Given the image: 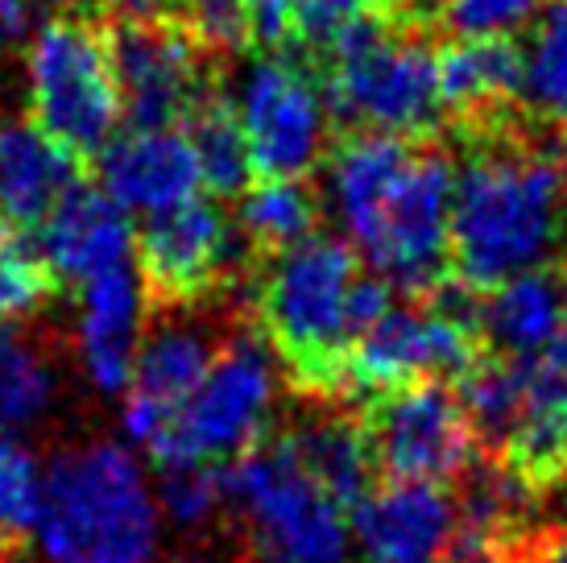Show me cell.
Instances as JSON below:
<instances>
[{"instance_id":"6da1fadb","label":"cell","mask_w":567,"mask_h":563,"mask_svg":"<svg viewBox=\"0 0 567 563\" xmlns=\"http://www.w3.org/2000/svg\"><path fill=\"white\" fill-rule=\"evenodd\" d=\"M390 307V282L364 274L352 245L336 236L269 253L257 282V319L295 390L328 402L348 390L352 348Z\"/></svg>"},{"instance_id":"7a4b0ae2","label":"cell","mask_w":567,"mask_h":563,"mask_svg":"<svg viewBox=\"0 0 567 563\" xmlns=\"http://www.w3.org/2000/svg\"><path fill=\"white\" fill-rule=\"evenodd\" d=\"M567 228V178L555 150L488 145L456 174L452 274L488 295L526 269H543Z\"/></svg>"},{"instance_id":"3957f363","label":"cell","mask_w":567,"mask_h":563,"mask_svg":"<svg viewBox=\"0 0 567 563\" xmlns=\"http://www.w3.org/2000/svg\"><path fill=\"white\" fill-rule=\"evenodd\" d=\"M38 543L50 563H150L158 505L142 464L112 439L80 443L47 469Z\"/></svg>"},{"instance_id":"277c9868","label":"cell","mask_w":567,"mask_h":563,"mask_svg":"<svg viewBox=\"0 0 567 563\" xmlns=\"http://www.w3.org/2000/svg\"><path fill=\"white\" fill-rule=\"evenodd\" d=\"M328 109L361 133L431 137L443 121L440 54L398 17H369L328 47Z\"/></svg>"},{"instance_id":"5b68a950","label":"cell","mask_w":567,"mask_h":563,"mask_svg":"<svg viewBox=\"0 0 567 563\" xmlns=\"http://www.w3.org/2000/svg\"><path fill=\"white\" fill-rule=\"evenodd\" d=\"M224 477L257 563H348V510L299 455L290 431L266 436Z\"/></svg>"},{"instance_id":"8992f818","label":"cell","mask_w":567,"mask_h":563,"mask_svg":"<svg viewBox=\"0 0 567 563\" xmlns=\"http://www.w3.org/2000/svg\"><path fill=\"white\" fill-rule=\"evenodd\" d=\"M269 402H274V365L266 345L249 331L228 336L216 348L207 377L190 390L183 407L166 414L158 436L145 448L158 460V469H183V464L228 469L269 436Z\"/></svg>"},{"instance_id":"52a82bcc","label":"cell","mask_w":567,"mask_h":563,"mask_svg":"<svg viewBox=\"0 0 567 563\" xmlns=\"http://www.w3.org/2000/svg\"><path fill=\"white\" fill-rule=\"evenodd\" d=\"M456 174L443 150H410L373 212L352 228V245L381 282L414 298L435 295L452 269Z\"/></svg>"},{"instance_id":"ba28073f","label":"cell","mask_w":567,"mask_h":563,"mask_svg":"<svg viewBox=\"0 0 567 563\" xmlns=\"http://www.w3.org/2000/svg\"><path fill=\"white\" fill-rule=\"evenodd\" d=\"M485 352L481 298L460 282L456 286L443 282L435 295L414 298L406 307H390L364 331L348 357V390L373 398L426 377L456 381Z\"/></svg>"},{"instance_id":"9c48e42d","label":"cell","mask_w":567,"mask_h":563,"mask_svg":"<svg viewBox=\"0 0 567 563\" xmlns=\"http://www.w3.org/2000/svg\"><path fill=\"white\" fill-rule=\"evenodd\" d=\"M33 125L75 157H100L121 121V92L112 75L109 33L83 21H47L30 42Z\"/></svg>"},{"instance_id":"30bf717a","label":"cell","mask_w":567,"mask_h":563,"mask_svg":"<svg viewBox=\"0 0 567 563\" xmlns=\"http://www.w3.org/2000/svg\"><path fill=\"white\" fill-rule=\"evenodd\" d=\"M361 427L385 481L452 485L476 464V436L452 381L426 377L364 398Z\"/></svg>"},{"instance_id":"8fae6325","label":"cell","mask_w":567,"mask_h":563,"mask_svg":"<svg viewBox=\"0 0 567 563\" xmlns=\"http://www.w3.org/2000/svg\"><path fill=\"white\" fill-rule=\"evenodd\" d=\"M109 54L121 116L133 129H174L187 121L207 88V47L187 30V21L166 17H116L109 30Z\"/></svg>"},{"instance_id":"7c38bea8","label":"cell","mask_w":567,"mask_h":563,"mask_svg":"<svg viewBox=\"0 0 567 563\" xmlns=\"http://www.w3.org/2000/svg\"><path fill=\"white\" fill-rule=\"evenodd\" d=\"M245 249L252 245L240 228L228 224L220 204L190 195L183 204L162 207L145 219L137 236L142 286L162 307L199 303L237 278Z\"/></svg>"},{"instance_id":"4fadbf2b","label":"cell","mask_w":567,"mask_h":563,"mask_svg":"<svg viewBox=\"0 0 567 563\" xmlns=\"http://www.w3.org/2000/svg\"><path fill=\"white\" fill-rule=\"evenodd\" d=\"M233 112L249 141L252 174L261 178H302L328 150V104L316 79L286 59L252 63Z\"/></svg>"},{"instance_id":"5bb4252c","label":"cell","mask_w":567,"mask_h":563,"mask_svg":"<svg viewBox=\"0 0 567 563\" xmlns=\"http://www.w3.org/2000/svg\"><path fill=\"white\" fill-rule=\"evenodd\" d=\"M352 539L364 563H452L456 498L443 485L385 481L352 505Z\"/></svg>"},{"instance_id":"9a60e30c","label":"cell","mask_w":567,"mask_h":563,"mask_svg":"<svg viewBox=\"0 0 567 563\" xmlns=\"http://www.w3.org/2000/svg\"><path fill=\"white\" fill-rule=\"evenodd\" d=\"M100 183L125 212L154 216L162 207L190 199L199 187V166L187 133L174 129H133L100 150Z\"/></svg>"},{"instance_id":"2e32d148","label":"cell","mask_w":567,"mask_h":563,"mask_svg":"<svg viewBox=\"0 0 567 563\" xmlns=\"http://www.w3.org/2000/svg\"><path fill=\"white\" fill-rule=\"evenodd\" d=\"M38 249L47 257L54 282L83 286V282L100 278L109 269L125 266L128 249H133V224H128V212L112 199L109 191L80 183L47 216Z\"/></svg>"},{"instance_id":"e0dca14e","label":"cell","mask_w":567,"mask_h":563,"mask_svg":"<svg viewBox=\"0 0 567 563\" xmlns=\"http://www.w3.org/2000/svg\"><path fill=\"white\" fill-rule=\"evenodd\" d=\"M216 340L199 328H158L133 360V381L125 398V431L137 443H150L158 436L174 407H183L190 390L199 386L216 360Z\"/></svg>"},{"instance_id":"ac0fdd59","label":"cell","mask_w":567,"mask_h":563,"mask_svg":"<svg viewBox=\"0 0 567 563\" xmlns=\"http://www.w3.org/2000/svg\"><path fill=\"white\" fill-rule=\"evenodd\" d=\"M145 286L128 266H116L83 282L80 295V352L87 377L104 393H121L133 381V360L142 348Z\"/></svg>"},{"instance_id":"d6986e66","label":"cell","mask_w":567,"mask_h":563,"mask_svg":"<svg viewBox=\"0 0 567 563\" xmlns=\"http://www.w3.org/2000/svg\"><path fill=\"white\" fill-rule=\"evenodd\" d=\"M80 187V157L33 121H0V216L17 228H42Z\"/></svg>"},{"instance_id":"ffe728a7","label":"cell","mask_w":567,"mask_h":563,"mask_svg":"<svg viewBox=\"0 0 567 563\" xmlns=\"http://www.w3.org/2000/svg\"><path fill=\"white\" fill-rule=\"evenodd\" d=\"M567 328V278L555 269H526L481 298V336L497 357H543Z\"/></svg>"},{"instance_id":"44dd1931","label":"cell","mask_w":567,"mask_h":563,"mask_svg":"<svg viewBox=\"0 0 567 563\" xmlns=\"http://www.w3.org/2000/svg\"><path fill=\"white\" fill-rule=\"evenodd\" d=\"M526 365H530L526 402L497 464L538 498L567 472V377L538 357Z\"/></svg>"},{"instance_id":"7402d4cb","label":"cell","mask_w":567,"mask_h":563,"mask_svg":"<svg viewBox=\"0 0 567 563\" xmlns=\"http://www.w3.org/2000/svg\"><path fill=\"white\" fill-rule=\"evenodd\" d=\"M522 88V50L509 38H460L440 50L443 112L488 129Z\"/></svg>"},{"instance_id":"603a6c76","label":"cell","mask_w":567,"mask_h":563,"mask_svg":"<svg viewBox=\"0 0 567 563\" xmlns=\"http://www.w3.org/2000/svg\"><path fill=\"white\" fill-rule=\"evenodd\" d=\"M290 439H295L302 460L311 464V472L331 489V498L352 514V505L373 489V477H378L361 414L323 410L316 419L290 427Z\"/></svg>"},{"instance_id":"cb8c5ba5","label":"cell","mask_w":567,"mask_h":563,"mask_svg":"<svg viewBox=\"0 0 567 563\" xmlns=\"http://www.w3.org/2000/svg\"><path fill=\"white\" fill-rule=\"evenodd\" d=\"M518 95L538 121L567 129V0H551L535 17L530 42L522 50Z\"/></svg>"},{"instance_id":"d4e9b609","label":"cell","mask_w":567,"mask_h":563,"mask_svg":"<svg viewBox=\"0 0 567 563\" xmlns=\"http://www.w3.org/2000/svg\"><path fill=\"white\" fill-rule=\"evenodd\" d=\"M187 129L190 154H195V166H199V183L212 195L228 199V195H240V191L249 187L252 157L233 104H224V100L212 95V100H204L187 116Z\"/></svg>"},{"instance_id":"484cf974","label":"cell","mask_w":567,"mask_h":563,"mask_svg":"<svg viewBox=\"0 0 567 563\" xmlns=\"http://www.w3.org/2000/svg\"><path fill=\"white\" fill-rule=\"evenodd\" d=\"M319 204L299 178H261L252 191H245L240 204V233L257 253H282L316 236Z\"/></svg>"},{"instance_id":"4316f807","label":"cell","mask_w":567,"mask_h":563,"mask_svg":"<svg viewBox=\"0 0 567 563\" xmlns=\"http://www.w3.org/2000/svg\"><path fill=\"white\" fill-rule=\"evenodd\" d=\"M54 398V377L13 328L0 324V431L9 436L25 422L42 419Z\"/></svg>"},{"instance_id":"83f0119b","label":"cell","mask_w":567,"mask_h":563,"mask_svg":"<svg viewBox=\"0 0 567 563\" xmlns=\"http://www.w3.org/2000/svg\"><path fill=\"white\" fill-rule=\"evenodd\" d=\"M54 286L59 282L50 274L42 249L25 236V228L0 216V324L42 311Z\"/></svg>"},{"instance_id":"f1b7e54d","label":"cell","mask_w":567,"mask_h":563,"mask_svg":"<svg viewBox=\"0 0 567 563\" xmlns=\"http://www.w3.org/2000/svg\"><path fill=\"white\" fill-rule=\"evenodd\" d=\"M42 493H47V472L38 452L21 439L0 436V539L4 543L21 547L30 534H38Z\"/></svg>"},{"instance_id":"f546056e","label":"cell","mask_w":567,"mask_h":563,"mask_svg":"<svg viewBox=\"0 0 567 563\" xmlns=\"http://www.w3.org/2000/svg\"><path fill=\"white\" fill-rule=\"evenodd\" d=\"M369 17H398V0H290V38L328 50Z\"/></svg>"},{"instance_id":"4dcf8cb0","label":"cell","mask_w":567,"mask_h":563,"mask_svg":"<svg viewBox=\"0 0 567 563\" xmlns=\"http://www.w3.org/2000/svg\"><path fill=\"white\" fill-rule=\"evenodd\" d=\"M228 469L216 464H183L162 469V505L178 526H199L228 501Z\"/></svg>"},{"instance_id":"1f68e13d","label":"cell","mask_w":567,"mask_h":563,"mask_svg":"<svg viewBox=\"0 0 567 563\" xmlns=\"http://www.w3.org/2000/svg\"><path fill=\"white\" fill-rule=\"evenodd\" d=\"M551 0H443V21L460 38H509Z\"/></svg>"},{"instance_id":"d6a6232c","label":"cell","mask_w":567,"mask_h":563,"mask_svg":"<svg viewBox=\"0 0 567 563\" xmlns=\"http://www.w3.org/2000/svg\"><path fill=\"white\" fill-rule=\"evenodd\" d=\"M183 21L207 47V54H237L252 47V21L245 0H187Z\"/></svg>"},{"instance_id":"836d02e7","label":"cell","mask_w":567,"mask_h":563,"mask_svg":"<svg viewBox=\"0 0 567 563\" xmlns=\"http://www.w3.org/2000/svg\"><path fill=\"white\" fill-rule=\"evenodd\" d=\"M252 21V42L282 47L290 42V0H245Z\"/></svg>"},{"instance_id":"e575fe53","label":"cell","mask_w":567,"mask_h":563,"mask_svg":"<svg viewBox=\"0 0 567 563\" xmlns=\"http://www.w3.org/2000/svg\"><path fill=\"white\" fill-rule=\"evenodd\" d=\"M33 38V0H0V42L17 47Z\"/></svg>"},{"instance_id":"d590c367","label":"cell","mask_w":567,"mask_h":563,"mask_svg":"<svg viewBox=\"0 0 567 563\" xmlns=\"http://www.w3.org/2000/svg\"><path fill=\"white\" fill-rule=\"evenodd\" d=\"M538 498L547 501V510H551V518H555V531L567 534V472L555 481L551 489H543Z\"/></svg>"},{"instance_id":"8d00e7d4","label":"cell","mask_w":567,"mask_h":563,"mask_svg":"<svg viewBox=\"0 0 567 563\" xmlns=\"http://www.w3.org/2000/svg\"><path fill=\"white\" fill-rule=\"evenodd\" d=\"M530 563H567V534L559 531L543 534L535 543V551H530Z\"/></svg>"},{"instance_id":"74e56055","label":"cell","mask_w":567,"mask_h":563,"mask_svg":"<svg viewBox=\"0 0 567 563\" xmlns=\"http://www.w3.org/2000/svg\"><path fill=\"white\" fill-rule=\"evenodd\" d=\"M476 563H526L518 551H502V555H488V560H476Z\"/></svg>"},{"instance_id":"f35d334b","label":"cell","mask_w":567,"mask_h":563,"mask_svg":"<svg viewBox=\"0 0 567 563\" xmlns=\"http://www.w3.org/2000/svg\"><path fill=\"white\" fill-rule=\"evenodd\" d=\"M13 560H21V547H13V543L0 539V563H13Z\"/></svg>"},{"instance_id":"ab89813d","label":"cell","mask_w":567,"mask_h":563,"mask_svg":"<svg viewBox=\"0 0 567 563\" xmlns=\"http://www.w3.org/2000/svg\"><path fill=\"white\" fill-rule=\"evenodd\" d=\"M13 563H25V560H13Z\"/></svg>"},{"instance_id":"60d3db41","label":"cell","mask_w":567,"mask_h":563,"mask_svg":"<svg viewBox=\"0 0 567 563\" xmlns=\"http://www.w3.org/2000/svg\"><path fill=\"white\" fill-rule=\"evenodd\" d=\"M564 278H567V269H564Z\"/></svg>"}]
</instances>
